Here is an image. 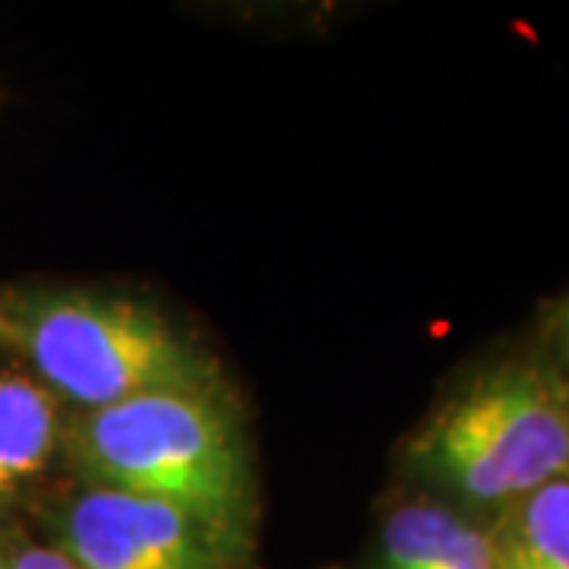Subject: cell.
Segmentation results:
<instances>
[{
  "label": "cell",
  "instance_id": "4",
  "mask_svg": "<svg viewBox=\"0 0 569 569\" xmlns=\"http://www.w3.org/2000/svg\"><path fill=\"white\" fill-rule=\"evenodd\" d=\"M51 545L82 569H253L250 548L181 509L133 493L86 488L48 516Z\"/></svg>",
  "mask_w": 569,
  "mask_h": 569
},
{
  "label": "cell",
  "instance_id": "6",
  "mask_svg": "<svg viewBox=\"0 0 569 569\" xmlns=\"http://www.w3.org/2000/svg\"><path fill=\"white\" fill-rule=\"evenodd\" d=\"M61 440L58 399L36 377L0 373V512L32 488Z\"/></svg>",
  "mask_w": 569,
  "mask_h": 569
},
{
  "label": "cell",
  "instance_id": "5",
  "mask_svg": "<svg viewBox=\"0 0 569 569\" xmlns=\"http://www.w3.org/2000/svg\"><path fill=\"white\" fill-rule=\"evenodd\" d=\"M370 569H493V535L447 500H406L383 519Z\"/></svg>",
  "mask_w": 569,
  "mask_h": 569
},
{
  "label": "cell",
  "instance_id": "8",
  "mask_svg": "<svg viewBox=\"0 0 569 569\" xmlns=\"http://www.w3.org/2000/svg\"><path fill=\"white\" fill-rule=\"evenodd\" d=\"M0 569H82L70 553L58 545H39L29 538H3L0 541Z\"/></svg>",
  "mask_w": 569,
  "mask_h": 569
},
{
  "label": "cell",
  "instance_id": "2",
  "mask_svg": "<svg viewBox=\"0 0 569 569\" xmlns=\"http://www.w3.org/2000/svg\"><path fill=\"white\" fill-rule=\"evenodd\" d=\"M0 346L17 351L54 399L82 411L156 389L216 387L219 370L156 307L82 288L0 295Z\"/></svg>",
  "mask_w": 569,
  "mask_h": 569
},
{
  "label": "cell",
  "instance_id": "7",
  "mask_svg": "<svg viewBox=\"0 0 569 569\" xmlns=\"http://www.w3.org/2000/svg\"><path fill=\"white\" fill-rule=\"evenodd\" d=\"M493 569H569V478L500 509Z\"/></svg>",
  "mask_w": 569,
  "mask_h": 569
},
{
  "label": "cell",
  "instance_id": "3",
  "mask_svg": "<svg viewBox=\"0 0 569 569\" xmlns=\"http://www.w3.org/2000/svg\"><path fill=\"white\" fill-rule=\"evenodd\" d=\"M406 471L466 507L497 509L569 478L567 380L538 361L475 373L415 430Z\"/></svg>",
  "mask_w": 569,
  "mask_h": 569
},
{
  "label": "cell",
  "instance_id": "1",
  "mask_svg": "<svg viewBox=\"0 0 569 569\" xmlns=\"http://www.w3.org/2000/svg\"><path fill=\"white\" fill-rule=\"evenodd\" d=\"M63 443L89 488L168 503L253 550L250 459L241 425L216 387L156 389L80 411Z\"/></svg>",
  "mask_w": 569,
  "mask_h": 569
},
{
  "label": "cell",
  "instance_id": "9",
  "mask_svg": "<svg viewBox=\"0 0 569 569\" xmlns=\"http://www.w3.org/2000/svg\"><path fill=\"white\" fill-rule=\"evenodd\" d=\"M560 342H563V348H567L569 355V301L563 305V310H560Z\"/></svg>",
  "mask_w": 569,
  "mask_h": 569
}]
</instances>
